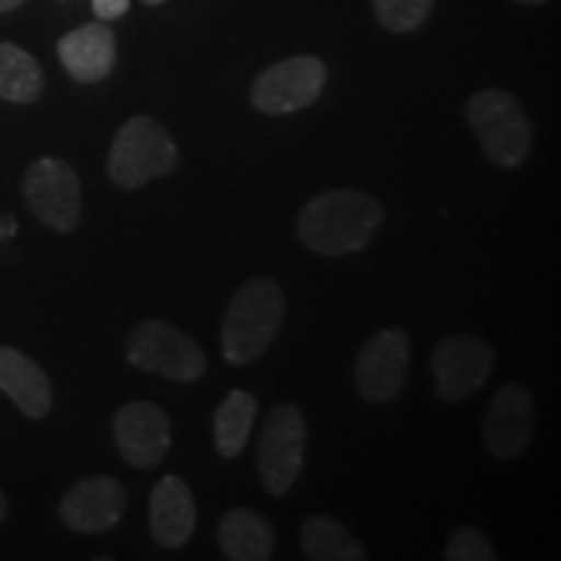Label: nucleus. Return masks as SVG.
Returning <instances> with one entry per match:
<instances>
[{
	"instance_id": "27",
	"label": "nucleus",
	"mask_w": 561,
	"mask_h": 561,
	"mask_svg": "<svg viewBox=\"0 0 561 561\" xmlns=\"http://www.w3.org/2000/svg\"><path fill=\"white\" fill-rule=\"evenodd\" d=\"M144 3L146 5H161V3H164V0H144Z\"/></svg>"
},
{
	"instance_id": "2",
	"label": "nucleus",
	"mask_w": 561,
	"mask_h": 561,
	"mask_svg": "<svg viewBox=\"0 0 561 561\" xmlns=\"http://www.w3.org/2000/svg\"><path fill=\"white\" fill-rule=\"evenodd\" d=\"M286 299L273 278H250L231 297L221 322L224 359L234 367L257 362L276 341Z\"/></svg>"
},
{
	"instance_id": "25",
	"label": "nucleus",
	"mask_w": 561,
	"mask_h": 561,
	"mask_svg": "<svg viewBox=\"0 0 561 561\" xmlns=\"http://www.w3.org/2000/svg\"><path fill=\"white\" fill-rule=\"evenodd\" d=\"M5 512H9V502H5L3 489H0V525H3V520H5Z\"/></svg>"
},
{
	"instance_id": "6",
	"label": "nucleus",
	"mask_w": 561,
	"mask_h": 561,
	"mask_svg": "<svg viewBox=\"0 0 561 561\" xmlns=\"http://www.w3.org/2000/svg\"><path fill=\"white\" fill-rule=\"evenodd\" d=\"M128 362L170 382H195L206 375L203 348L164 320H146L130 333Z\"/></svg>"
},
{
	"instance_id": "24",
	"label": "nucleus",
	"mask_w": 561,
	"mask_h": 561,
	"mask_svg": "<svg viewBox=\"0 0 561 561\" xmlns=\"http://www.w3.org/2000/svg\"><path fill=\"white\" fill-rule=\"evenodd\" d=\"M21 3H24V0H0V13H5V11H13V9H19Z\"/></svg>"
},
{
	"instance_id": "15",
	"label": "nucleus",
	"mask_w": 561,
	"mask_h": 561,
	"mask_svg": "<svg viewBox=\"0 0 561 561\" xmlns=\"http://www.w3.org/2000/svg\"><path fill=\"white\" fill-rule=\"evenodd\" d=\"M58 58L70 79L81 83L107 79L117 60L115 34L104 24H83L58 42Z\"/></svg>"
},
{
	"instance_id": "8",
	"label": "nucleus",
	"mask_w": 561,
	"mask_h": 561,
	"mask_svg": "<svg viewBox=\"0 0 561 561\" xmlns=\"http://www.w3.org/2000/svg\"><path fill=\"white\" fill-rule=\"evenodd\" d=\"M494 348L479 335H447L432 351L434 392L442 403H462L489 382Z\"/></svg>"
},
{
	"instance_id": "12",
	"label": "nucleus",
	"mask_w": 561,
	"mask_h": 561,
	"mask_svg": "<svg viewBox=\"0 0 561 561\" xmlns=\"http://www.w3.org/2000/svg\"><path fill=\"white\" fill-rule=\"evenodd\" d=\"M533 396L528 388L512 382L491 398L486 416H483V445L500 460H515L530 447L533 439Z\"/></svg>"
},
{
	"instance_id": "23",
	"label": "nucleus",
	"mask_w": 561,
	"mask_h": 561,
	"mask_svg": "<svg viewBox=\"0 0 561 561\" xmlns=\"http://www.w3.org/2000/svg\"><path fill=\"white\" fill-rule=\"evenodd\" d=\"M94 5V13L100 21H115L128 13L130 0H91Z\"/></svg>"
},
{
	"instance_id": "26",
	"label": "nucleus",
	"mask_w": 561,
	"mask_h": 561,
	"mask_svg": "<svg viewBox=\"0 0 561 561\" xmlns=\"http://www.w3.org/2000/svg\"><path fill=\"white\" fill-rule=\"evenodd\" d=\"M512 3H520V5H546L551 0H512Z\"/></svg>"
},
{
	"instance_id": "21",
	"label": "nucleus",
	"mask_w": 561,
	"mask_h": 561,
	"mask_svg": "<svg viewBox=\"0 0 561 561\" xmlns=\"http://www.w3.org/2000/svg\"><path fill=\"white\" fill-rule=\"evenodd\" d=\"M434 0H371L375 16L392 34L416 32L430 19Z\"/></svg>"
},
{
	"instance_id": "20",
	"label": "nucleus",
	"mask_w": 561,
	"mask_h": 561,
	"mask_svg": "<svg viewBox=\"0 0 561 561\" xmlns=\"http://www.w3.org/2000/svg\"><path fill=\"white\" fill-rule=\"evenodd\" d=\"M42 87L39 62L13 42H0V100L32 104L39 100Z\"/></svg>"
},
{
	"instance_id": "22",
	"label": "nucleus",
	"mask_w": 561,
	"mask_h": 561,
	"mask_svg": "<svg viewBox=\"0 0 561 561\" xmlns=\"http://www.w3.org/2000/svg\"><path fill=\"white\" fill-rule=\"evenodd\" d=\"M445 559L450 561H496L494 546L473 525H460L445 543Z\"/></svg>"
},
{
	"instance_id": "10",
	"label": "nucleus",
	"mask_w": 561,
	"mask_h": 561,
	"mask_svg": "<svg viewBox=\"0 0 561 561\" xmlns=\"http://www.w3.org/2000/svg\"><path fill=\"white\" fill-rule=\"evenodd\" d=\"M26 206L55 231H73L81 221V182L62 159H37L24 174Z\"/></svg>"
},
{
	"instance_id": "13",
	"label": "nucleus",
	"mask_w": 561,
	"mask_h": 561,
	"mask_svg": "<svg viewBox=\"0 0 561 561\" xmlns=\"http://www.w3.org/2000/svg\"><path fill=\"white\" fill-rule=\"evenodd\" d=\"M125 496L123 483L112 476H91L68 489V494L60 500V520L70 530L96 536V533L112 530L123 520Z\"/></svg>"
},
{
	"instance_id": "3",
	"label": "nucleus",
	"mask_w": 561,
	"mask_h": 561,
	"mask_svg": "<svg viewBox=\"0 0 561 561\" xmlns=\"http://www.w3.org/2000/svg\"><path fill=\"white\" fill-rule=\"evenodd\" d=\"M180 161L164 125L149 115H136L117 130L107 153V178L123 191H140L151 180L167 178Z\"/></svg>"
},
{
	"instance_id": "19",
	"label": "nucleus",
	"mask_w": 561,
	"mask_h": 561,
	"mask_svg": "<svg viewBox=\"0 0 561 561\" xmlns=\"http://www.w3.org/2000/svg\"><path fill=\"white\" fill-rule=\"evenodd\" d=\"M257 419V401L248 390H231L214 416V445L221 458H237L248 447Z\"/></svg>"
},
{
	"instance_id": "17",
	"label": "nucleus",
	"mask_w": 561,
	"mask_h": 561,
	"mask_svg": "<svg viewBox=\"0 0 561 561\" xmlns=\"http://www.w3.org/2000/svg\"><path fill=\"white\" fill-rule=\"evenodd\" d=\"M216 538L229 561H268L276 551L273 525L248 507L224 512Z\"/></svg>"
},
{
	"instance_id": "9",
	"label": "nucleus",
	"mask_w": 561,
	"mask_h": 561,
	"mask_svg": "<svg viewBox=\"0 0 561 561\" xmlns=\"http://www.w3.org/2000/svg\"><path fill=\"white\" fill-rule=\"evenodd\" d=\"M411 339L403 328H385L364 343L354 364L356 390L367 403L385 405L401 396L409 380Z\"/></svg>"
},
{
	"instance_id": "5",
	"label": "nucleus",
	"mask_w": 561,
	"mask_h": 561,
	"mask_svg": "<svg viewBox=\"0 0 561 561\" xmlns=\"http://www.w3.org/2000/svg\"><path fill=\"white\" fill-rule=\"evenodd\" d=\"M307 421L294 403H278L257 439V479L273 496H286L305 468Z\"/></svg>"
},
{
	"instance_id": "4",
	"label": "nucleus",
	"mask_w": 561,
	"mask_h": 561,
	"mask_svg": "<svg viewBox=\"0 0 561 561\" xmlns=\"http://www.w3.org/2000/svg\"><path fill=\"white\" fill-rule=\"evenodd\" d=\"M466 117L481 151L494 167L517 170L533 149V125L523 104L504 89H483L466 104Z\"/></svg>"
},
{
	"instance_id": "1",
	"label": "nucleus",
	"mask_w": 561,
	"mask_h": 561,
	"mask_svg": "<svg viewBox=\"0 0 561 561\" xmlns=\"http://www.w3.org/2000/svg\"><path fill=\"white\" fill-rule=\"evenodd\" d=\"M385 206L362 191H325L301 206L297 240L320 257H343L375 240Z\"/></svg>"
},
{
	"instance_id": "11",
	"label": "nucleus",
	"mask_w": 561,
	"mask_h": 561,
	"mask_svg": "<svg viewBox=\"0 0 561 561\" xmlns=\"http://www.w3.org/2000/svg\"><path fill=\"white\" fill-rule=\"evenodd\" d=\"M112 434L123 460L133 468H153L172 447V424L164 409L149 401L121 405L112 421Z\"/></svg>"
},
{
	"instance_id": "14",
	"label": "nucleus",
	"mask_w": 561,
	"mask_h": 561,
	"mask_svg": "<svg viewBox=\"0 0 561 561\" xmlns=\"http://www.w3.org/2000/svg\"><path fill=\"white\" fill-rule=\"evenodd\" d=\"M198 510L191 486L180 476H164L151 489L149 523L151 536L161 549H182L193 538Z\"/></svg>"
},
{
	"instance_id": "18",
	"label": "nucleus",
	"mask_w": 561,
	"mask_h": 561,
	"mask_svg": "<svg viewBox=\"0 0 561 561\" xmlns=\"http://www.w3.org/2000/svg\"><path fill=\"white\" fill-rule=\"evenodd\" d=\"M299 543L310 561H364L367 551L351 533L333 517L310 515L301 523Z\"/></svg>"
},
{
	"instance_id": "16",
	"label": "nucleus",
	"mask_w": 561,
	"mask_h": 561,
	"mask_svg": "<svg viewBox=\"0 0 561 561\" xmlns=\"http://www.w3.org/2000/svg\"><path fill=\"white\" fill-rule=\"evenodd\" d=\"M0 390L30 419L47 416L53 409V388L42 367L24 351L0 346Z\"/></svg>"
},
{
	"instance_id": "7",
	"label": "nucleus",
	"mask_w": 561,
	"mask_h": 561,
	"mask_svg": "<svg viewBox=\"0 0 561 561\" xmlns=\"http://www.w3.org/2000/svg\"><path fill=\"white\" fill-rule=\"evenodd\" d=\"M325 81V62L314 55H297V58L265 68L252 81L250 102L263 115H291L318 102Z\"/></svg>"
}]
</instances>
